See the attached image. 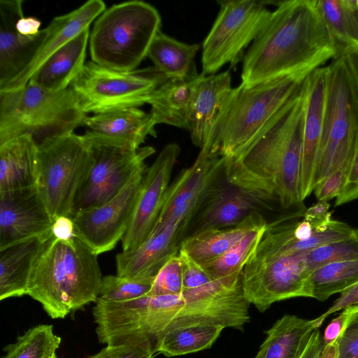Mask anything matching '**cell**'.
<instances>
[{"mask_svg":"<svg viewBox=\"0 0 358 358\" xmlns=\"http://www.w3.org/2000/svg\"><path fill=\"white\" fill-rule=\"evenodd\" d=\"M224 328L219 324H194L167 330L157 338L155 352L171 357L208 349Z\"/></svg>","mask_w":358,"mask_h":358,"instance_id":"obj_32","label":"cell"},{"mask_svg":"<svg viewBox=\"0 0 358 358\" xmlns=\"http://www.w3.org/2000/svg\"><path fill=\"white\" fill-rule=\"evenodd\" d=\"M23 1H0V89L20 75L31 63L41 48L45 28L32 38H24L16 30L23 17Z\"/></svg>","mask_w":358,"mask_h":358,"instance_id":"obj_20","label":"cell"},{"mask_svg":"<svg viewBox=\"0 0 358 358\" xmlns=\"http://www.w3.org/2000/svg\"><path fill=\"white\" fill-rule=\"evenodd\" d=\"M250 305L242 282L215 281L180 294L150 296L155 340L167 330L194 324H219L243 331L250 321Z\"/></svg>","mask_w":358,"mask_h":358,"instance_id":"obj_7","label":"cell"},{"mask_svg":"<svg viewBox=\"0 0 358 358\" xmlns=\"http://www.w3.org/2000/svg\"><path fill=\"white\" fill-rule=\"evenodd\" d=\"M90 144L92 164L77 194L70 218L113 199L136 173L147 168L146 159L155 152L150 146L130 150Z\"/></svg>","mask_w":358,"mask_h":358,"instance_id":"obj_12","label":"cell"},{"mask_svg":"<svg viewBox=\"0 0 358 358\" xmlns=\"http://www.w3.org/2000/svg\"><path fill=\"white\" fill-rule=\"evenodd\" d=\"M199 44H187L159 30L149 48L147 57L168 79H188L197 76L194 58Z\"/></svg>","mask_w":358,"mask_h":358,"instance_id":"obj_29","label":"cell"},{"mask_svg":"<svg viewBox=\"0 0 358 358\" xmlns=\"http://www.w3.org/2000/svg\"><path fill=\"white\" fill-rule=\"evenodd\" d=\"M53 223L36 185L0 192V248L34 237H48Z\"/></svg>","mask_w":358,"mask_h":358,"instance_id":"obj_16","label":"cell"},{"mask_svg":"<svg viewBox=\"0 0 358 358\" xmlns=\"http://www.w3.org/2000/svg\"><path fill=\"white\" fill-rule=\"evenodd\" d=\"M358 1V0H357Z\"/></svg>","mask_w":358,"mask_h":358,"instance_id":"obj_55","label":"cell"},{"mask_svg":"<svg viewBox=\"0 0 358 358\" xmlns=\"http://www.w3.org/2000/svg\"><path fill=\"white\" fill-rule=\"evenodd\" d=\"M358 283V259L330 263L314 270L306 283L305 297L326 301Z\"/></svg>","mask_w":358,"mask_h":358,"instance_id":"obj_34","label":"cell"},{"mask_svg":"<svg viewBox=\"0 0 358 358\" xmlns=\"http://www.w3.org/2000/svg\"><path fill=\"white\" fill-rule=\"evenodd\" d=\"M90 34L87 28L58 49L36 69L29 82L50 92L69 88L85 64Z\"/></svg>","mask_w":358,"mask_h":358,"instance_id":"obj_25","label":"cell"},{"mask_svg":"<svg viewBox=\"0 0 358 358\" xmlns=\"http://www.w3.org/2000/svg\"><path fill=\"white\" fill-rule=\"evenodd\" d=\"M328 67L323 127L313 178L315 185L339 169L349 171L358 142V101L341 56Z\"/></svg>","mask_w":358,"mask_h":358,"instance_id":"obj_8","label":"cell"},{"mask_svg":"<svg viewBox=\"0 0 358 358\" xmlns=\"http://www.w3.org/2000/svg\"><path fill=\"white\" fill-rule=\"evenodd\" d=\"M167 77L155 66L117 71L92 61L85 64L69 86L87 114L150 103Z\"/></svg>","mask_w":358,"mask_h":358,"instance_id":"obj_10","label":"cell"},{"mask_svg":"<svg viewBox=\"0 0 358 358\" xmlns=\"http://www.w3.org/2000/svg\"><path fill=\"white\" fill-rule=\"evenodd\" d=\"M182 289V265L178 252L169 257L162 266L148 296L180 294Z\"/></svg>","mask_w":358,"mask_h":358,"instance_id":"obj_38","label":"cell"},{"mask_svg":"<svg viewBox=\"0 0 358 358\" xmlns=\"http://www.w3.org/2000/svg\"><path fill=\"white\" fill-rule=\"evenodd\" d=\"M267 223L250 232L222 256L201 264L210 277L229 285L242 282L243 269L255 252Z\"/></svg>","mask_w":358,"mask_h":358,"instance_id":"obj_33","label":"cell"},{"mask_svg":"<svg viewBox=\"0 0 358 358\" xmlns=\"http://www.w3.org/2000/svg\"><path fill=\"white\" fill-rule=\"evenodd\" d=\"M48 237H34L0 248V300L27 295L34 262Z\"/></svg>","mask_w":358,"mask_h":358,"instance_id":"obj_27","label":"cell"},{"mask_svg":"<svg viewBox=\"0 0 358 358\" xmlns=\"http://www.w3.org/2000/svg\"><path fill=\"white\" fill-rule=\"evenodd\" d=\"M336 56L316 0L278 1L244 55L241 84L250 87Z\"/></svg>","mask_w":358,"mask_h":358,"instance_id":"obj_2","label":"cell"},{"mask_svg":"<svg viewBox=\"0 0 358 358\" xmlns=\"http://www.w3.org/2000/svg\"><path fill=\"white\" fill-rule=\"evenodd\" d=\"M180 148L176 143L164 147L143 176L130 225L122 239V251L139 247L152 232L170 184Z\"/></svg>","mask_w":358,"mask_h":358,"instance_id":"obj_15","label":"cell"},{"mask_svg":"<svg viewBox=\"0 0 358 358\" xmlns=\"http://www.w3.org/2000/svg\"><path fill=\"white\" fill-rule=\"evenodd\" d=\"M306 80L272 117L242 155L227 160L224 176L230 185L283 208L301 203Z\"/></svg>","mask_w":358,"mask_h":358,"instance_id":"obj_1","label":"cell"},{"mask_svg":"<svg viewBox=\"0 0 358 358\" xmlns=\"http://www.w3.org/2000/svg\"><path fill=\"white\" fill-rule=\"evenodd\" d=\"M352 311V306L344 308L343 312L327 325L322 337L324 345L332 344L338 341L345 327Z\"/></svg>","mask_w":358,"mask_h":358,"instance_id":"obj_46","label":"cell"},{"mask_svg":"<svg viewBox=\"0 0 358 358\" xmlns=\"http://www.w3.org/2000/svg\"><path fill=\"white\" fill-rule=\"evenodd\" d=\"M160 26L158 10L148 3L134 0L112 6L96 19L90 31L92 61L117 71L135 70Z\"/></svg>","mask_w":358,"mask_h":358,"instance_id":"obj_6","label":"cell"},{"mask_svg":"<svg viewBox=\"0 0 358 358\" xmlns=\"http://www.w3.org/2000/svg\"><path fill=\"white\" fill-rule=\"evenodd\" d=\"M324 64L316 62L290 74L250 87L233 88L213 137L200 154L236 160L307 77Z\"/></svg>","mask_w":358,"mask_h":358,"instance_id":"obj_4","label":"cell"},{"mask_svg":"<svg viewBox=\"0 0 358 358\" xmlns=\"http://www.w3.org/2000/svg\"><path fill=\"white\" fill-rule=\"evenodd\" d=\"M317 328V318L284 315L266 331V337L261 345L264 348V358H301Z\"/></svg>","mask_w":358,"mask_h":358,"instance_id":"obj_28","label":"cell"},{"mask_svg":"<svg viewBox=\"0 0 358 358\" xmlns=\"http://www.w3.org/2000/svg\"><path fill=\"white\" fill-rule=\"evenodd\" d=\"M156 354L154 343H141L120 345H107L87 358H153Z\"/></svg>","mask_w":358,"mask_h":358,"instance_id":"obj_39","label":"cell"},{"mask_svg":"<svg viewBox=\"0 0 358 358\" xmlns=\"http://www.w3.org/2000/svg\"><path fill=\"white\" fill-rule=\"evenodd\" d=\"M221 179L211 188L191 220L186 236L210 228L232 227L267 203L237 189L222 186ZM260 212V211H259Z\"/></svg>","mask_w":358,"mask_h":358,"instance_id":"obj_21","label":"cell"},{"mask_svg":"<svg viewBox=\"0 0 358 358\" xmlns=\"http://www.w3.org/2000/svg\"><path fill=\"white\" fill-rule=\"evenodd\" d=\"M62 338L50 324H38L17 337L16 341L4 347L1 358H49L56 353Z\"/></svg>","mask_w":358,"mask_h":358,"instance_id":"obj_35","label":"cell"},{"mask_svg":"<svg viewBox=\"0 0 358 358\" xmlns=\"http://www.w3.org/2000/svg\"><path fill=\"white\" fill-rule=\"evenodd\" d=\"M337 345L338 358H358V305L352 306V311Z\"/></svg>","mask_w":358,"mask_h":358,"instance_id":"obj_40","label":"cell"},{"mask_svg":"<svg viewBox=\"0 0 358 358\" xmlns=\"http://www.w3.org/2000/svg\"><path fill=\"white\" fill-rule=\"evenodd\" d=\"M264 348L261 345L259 348V350L257 354V355L255 357V358H264Z\"/></svg>","mask_w":358,"mask_h":358,"instance_id":"obj_53","label":"cell"},{"mask_svg":"<svg viewBox=\"0 0 358 358\" xmlns=\"http://www.w3.org/2000/svg\"><path fill=\"white\" fill-rule=\"evenodd\" d=\"M49 358H57V356L56 355V353H55L54 355H52L51 357H50Z\"/></svg>","mask_w":358,"mask_h":358,"instance_id":"obj_54","label":"cell"},{"mask_svg":"<svg viewBox=\"0 0 358 358\" xmlns=\"http://www.w3.org/2000/svg\"><path fill=\"white\" fill-rule=\"evenodd\" d=\"M102 274L98 255L77 236L52 234L45 239L34 262L27 295L39 302L52 319L96 302Z\"/></svg>","mask_w":358,"mask_h":358,"instance_id":"obj_3","label":"cell"},{"mask_svg":"<svg viewBox=\"0 0 358 358\" xmlns=\"http://www.w3.org/2000/svg\"><path fill=\"white\" fill-rule=\"evenodd\" d=\"M38 178V146L22 135L0 145V192L30 187Z\"/></svg>","mask_w":358,"mask_h":358,"instance_id":"obj_26","label":"cell"},{"mask_svg":"<svg viewBox=\"0 0 358 358\" xmlns=\"http://www.w3.org/2000/svg\"><path fill=\"white\" fill-rule=\"evenodd\" d=\"M187 229L186 224L179 222L155 227L136 249L116 255V275L133 276L164 264L169 257L179 252Z\"/></svg>","mask_w":358,"mask_h":358,"instance_id":"obj_23","label":"cell"},{"mask_svg":"<svg viewBox=\"0 0 358 358\" xmlns=\"http://www.w3.org/2000/svg\"><path fill=\"white\" fill-rule=\"evenodd\" d=\"M313 231V228L308 221L303 220L295 222L294 237L296 240H305L312 236Z\"/></svg>","mask_w":358,"mask_h":358,"instance_id":"obj_51","label":"cell"},{"mask_svg":"<svg viewBox=\"0 0 358 358\" xmlns=\"http://www.w3.org/2000/svg\"><path fill=\"white\" fill-rule=\"evenodd\" d=\"M224 167V157L199 153L194 163L169 184L154 228L178 222L188 227L211 188L223 176Z\"/></svg>","mask_w":358,"mask_h":358,"instance_id":"obj_14","label":"cell"},{"mask_svg":"<svg viewBox=\"0 0 358 358\" xmlns=\"http://www.w3.org/2000/svg\"><path fill=\"white\" fill-rule=\"evenodd\" d=\"M356 199H358V142L345 183L336 198L335 206H341Z\"/></svg>","mask_w":358,"mask_h":358,"instance_id":"obj_43","label":"cell"},{"mask_svg":"<svg viewBox=\"0 0 358 358\" xmlns=\"http://www.w3.org/2000/svg\"><path fill=\"white\" fill-rule=\"evenodd\" d=\"M148 168L136 173L124 188L104 204L72 217L75 235L96 255L113 250L127 232Z\"/></svg>","mask_w":358,"mask_h":358,"instance_id":"obj_13","label":"cell"},{"mask_svg":"<svg viewBox=\"0 0 358 358\" xmlns=\"http://www.w3.org/2000/svg\"><path fill=\"white\" fill-rule=\"evenodd\" d=\"M232 89L229 71L196 78L187 121L192 141L201 150L208 145Z\"/></svg>","mask_w":358,"mask_h":358,"instance_id":"obj_18","label":"cell"},{"mask_svg":"<svg viewBox=\"0 0 358 358\" xmlns=\"http://www.w3.org/2000/svg\"><path fill=\"white\" fill-rule=\"evenodd\" d=\"M182 265L183 289H198L210 285L215 281L203 267L185 252H178Z\"/></svg>","mask_w":358,"mask_h":358,"instance_id":"obj_41","label":"cell"},{"mask_svg":"<svg viewBox=\"0 0 358 358\" xmlns=\"http://www.w3.org/2000/svg\"><path fill=\"white\" fill-rule=\"evenodd\" d=\"M324 345L320 329L317 328L313 332L310 340L301 358H318Z\"/></svg>","mask_w":358,"mask_h":358,"instance_id":"obj_50","label":"cell"},{"mask_svg":"<svg viewBox=\"0 0 358 358\" xmlns=\"http://www.w3.org/2000/svg\"><path fill=\"white\" fill-rule=\"evenodd\" d=\"M358 305V283L341 293L332 305L320 316L317 317L320 327L330 315L344 308Z\"/></svg>","mask_w":358,"mask_h":358,"instance_id":"obj_45","label":"cell"},{"mask_svg":"<svg viewBox=\"0 0 358 358\" xmlns=\"http://www.w3.org/2000/svg\"><path fill=\"white\" fill-rule=\"evenodd\" d=\"M339 55L343 59L348 70L358 101V47L348 48Z\"/></svg>","mask_w":358,"mask_h":358,"instance_id":"obj_47","label":"cell"},{"mask_svg":"<svg viewBox=\"0 0 358 358\" xmlns=\"http://www.w3.org/2000/svg\"><path fill=\"white\" fill-rule=\"evenodd\" d=\"M93 162L92 145L74 132L38 145L36 186L54 221L70 217L76 197Z\"/></svg>","mask_w":358,"mask_h":358,"instance_id":"obj_9","label":"cell"},{"mask_svg":"<svg viewBox=\"0 0 358 358\" xmlns=\"http://www.w3.org/2000/svg\"><path fill=\"white\" fill-rule=\"evenodd\" d=\"M41 22L34 17H22L16 23V30L24 38H32L41 31Z\"/></svg>","mask_w":358,"mask_h":358,"instance_id":"obj_49","label":"cell"},{"mask_svg":"<svg viewBox=\"0 0 358 358\" xmlns=\"http://www.w3.org/2000/svg\"><path fill=\"white\" fill-rule=\"evenodd\" d=\"M198 76L185 80L168 79L159 87L149 103L150 113L156 124H165L187 129L192 86Z\"/></svg>","mask_w":358,"mask_h":358,"instance_id":"obj_30","label":"cell"},{"mask_svg":"<svg viewBox=\"0 0 358 358\" xmlns=\"http://www.w3.org/2000/svg\"><path fill=\"white\" fill-rule=\"evenodd\" d=\"M87 114L69 87L50 92L30 82L17 90L0 92V145L29 134L37 146L43 141L74 132Z\"/></svg>","mask_w":358,"mask_h":358,"instance_id":"obj_5","label":"cell"},{"mask_svg":"<svg viewBox=\"0 0 358 358\" xmlns=\"http://www.w3.org/2000/svg\"><path fill=\"white\" fill-rule=\"evenodd\" d=\"M316 6L334 41L337 56L348 48L358 47L357 0H316Z\"/></svg>","mask_w":358,"mask_h":358,"instance_id":"obj_31","label":"cell"},{"mask_svg":"<svg viewBox=\"0 0 358 358\" xmlns=\"http://www.w3.org/2000/svg\"><path fill=\"white\" fill-rule=\"evenodd\" d=\"M329 208L328 201H318L304 212L303 220L310 224L313 230L323 229L331 221Z\"/></svg>","mask_w":358,"mask_h":358,"instance_id":"obj_44","label":"cell"},{"mask_svg":"<svg viewBox=\"0 0 358 358\" xmlns=\"http://www.w3.org/2000/svg\"><path fill=\"white\" fill-rule=\"evenodd\" d=\"M267 222L261 212L254 211L234 226L206 229L186 236L179 250L202 264L222 256L250 232Z\"/></svg>","mask_w":358,"mask_h":358,"instance_id":"obj_24","label":"cell"},{"mask_svg":"<svg viewBox=\"0 0 358 358\" xmlns=\"http://www.w3.org/2000/svg\"><path fill=\"white\" fill-rule=\"evenodd\" d=\"M348 173V170L339 169L320 181L313 190L317 200L328 201L337 198L345 183Z\"/></svg>","mask_w":358,"mask_h":358,"instance_id":"obj_42","label":"cell"},{"mask_svg":"<svg viewBox=\"0 0 358 358\" xmlns=\"http://www.w3.org/2000/svg\"><path fill=\"white\" fill-rule=\"evenodd\" d=\"M266 1H219L220 9L203 43L202 74H215L226 64L235 66L252 43L271 12Z\"/></svg>","mask_w":358,"mask_h":358,"instance_id":"obj_11","label":"cell"},{"mask_svg":"<svg viewBox=\"0 0 358 358\" xmlns=\"http://www.w3.org/2000/svg\"><path fill=\"white\" fill-rule=\"evenodd\" d=\"M303 257L308 275L330 263L357 259L358 229L350 237L303 252Z\"/></svg>","mask_w":358,"mask_h":358,"instance_id":"obj_37","label":"cell"},{"mask_svg":"<svg viewBox=\"0 0 358 358\" xmlns=\"http://www.w3.org/2000/svg\"><path fill=\"white\" fill-rule=\"evenodd\" d=\"M106 10L101 0H89L70 13L55 17L45 27L44 41L30 65L0 92L24 86L36 69L55 52L85 29Z\"/></svg>","mask_w":358,"mask_h":358,"instance_id":"obj_22","label":"cell"},{"mask_svg":"<svg viewBox=\"0 0 358 358\" xmlns=\"http://www.w3.org/2000/svg\"><path fill=\"white\" fill-rule=\"evenodd\" d=\"M338 350L337 341L332 344L324 345L318 358H338Z\"/></svg>","mask_w":358,"mask_h":358,"instance_id":"obj_52","label":"cell"},{"mask_svg":"<svg viewBox=\"0 0 358 358\" xmlns=\"http://www.w3.org/2000/svg\"><path fill=\"white\" fill-rule=\"evenodd\" d=\"M328 67L315 69L306 80L299 197L302 202L313 191V178L321 138Z\"/></svg>","mask_w":358,"mask_h":358,"instance_id":"obj_19","label":"cell"},{"mask_svg":"<svg viewBox=\"0 0 358 358\" xmlns=\"http://www.w3.org/2000/svg\"><path fill=\"white\" fill-rule=\"evenodd\" d=\"M51 231L54 236L61 239H68L76 236L73 222L71 218L66 216L55 220Z\"/></svg>","mask_w":358,"mask_h":358,"instance_id":"obj_48","label":"cell"},{"mask_svg":"<svg viewBox=\"0 0 358 358\" xmlns=\"http://www.w3.org/2000/svg\"><path fill=\"white\" fill-rule=\"evenodd\" d=\"M162 265L129 277L117 275L103 276L98 298L105 301L115 302L148 296Z\"/></svg>","mask_w":358,"mask_h":358,"instance_id":"obj_36","label":"cell"},{"mask_svg":"<svg viewBox=\"0 0 358 358\" xmlns=\"http://www.w3.org/2000/svg\"><path fill=\"white\" fill-rule=\"evenodd\" d=\"M83 137L90 143L136 150L148 136H156L150 113L138 107L115 109L87 116Z\"/></svg>","mask_w":358,"mask_h":358,"instance_id":"obj_17","label":"cell"}]
</instances>
